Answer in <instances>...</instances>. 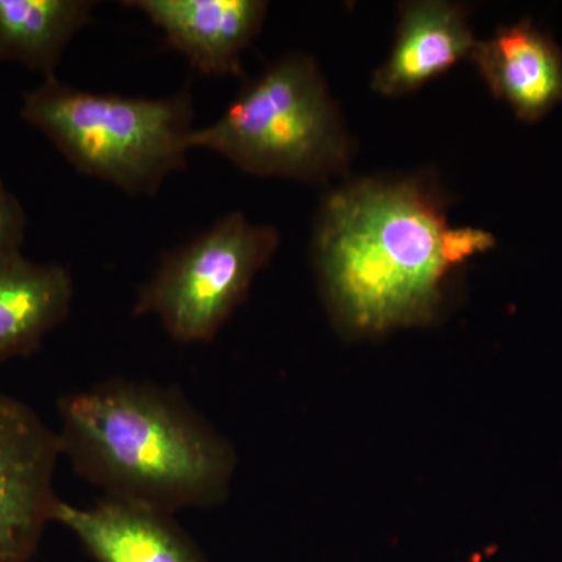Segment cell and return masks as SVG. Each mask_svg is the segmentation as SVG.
<instances>
[{"label": "cell", "mask_w": 562, "mask_h": 562, "mask_svg": "<svg viewBox=\"0 0 562 562\" xmlns=\"http://www.w3.org/2000/svg\"><path fill=\"white\" fill-rule=\"evenodd\" d=\"M95 5L92 0H0V60L55 76Z\"/></svg>", "instance_id": "7c38bea8"}, {"label": "cell", "mask_w": 562, "mask_h": 562, "mask_svg": "<svg viewBox=\"0 0 562 562\" xmlns=\"http://www.w3.org/2000/svg\"><path fill=\"white\" fill-rule=\"evenodd\" d=\"M191 149L221 155L239 171L322 183L350 161V136L319 66L284 55L239 91L220 120L192 132Z\"/></svg>", "instance_id": "277c9868"}, {"label": "cell", "mask_w": 562, "mask_h": 562, "mask_svg": "<svg viewBox=\"0 0 562 562\" xmlns=\"http://www.w3.org/2000/svg\"><path fill=\"white\" fill-rule=\"evenodd\" d=\"M471 60L492 94L517 120L538 122L562 103V50L530 20L498 29L476 41Z\"/></svg>", "instance_id": "9c48e42d"}, {"label": "cell", "mask_w": 562, "mask_h": 562, "mask_svg": "<svg viewBox=\"0 0 562 562\" xmlns=\"http://www.w3.org/2000/svg\"><path fill=\"white\" fill-rule=\"evenodd\" d=\"M61 454L105 497L176 514L227 498L235 449L171 387L113 379L58 402Z\"/></svg>", "instance_id": "7a4b0ae2"}, {"label": "cell", "mask_w": 562, "mask_h": 562, "mask_svg": "<svg viewBox=\"0 0 562 562\" xmlns=\"http://www.w3.org/2000/svg\"><path fill=\"white\" fill-rule=\"evenodd\" d=\"M27 216L20 199L0 179V266L21 255Z\"/></svg>", "instance_id": "4fadbf2b"}, {"label": "cell", "mask_w": 562, "mask_h": 562, "mask_svg": "<svg viewBox=\"0 0 562 562\" xmlns=\"http://www.w3.org/2000/svg\"><path fill=\"white\" fill-rule=\"evenodd\" d=\"M313 257L333 317L358 333L427 324L465 262L441 192L425 177L361 179L330 192Z\"/></svg>", "instance_id": "6da1fadb"}, {"label": "cell", "mask_w": 562, "mask_h": 562, "mask_svg": "<svg viewBox=\"0 0 562 562\" xmlns=\"http://www.w3.org/2000/svg\"><path fill=\"white\" fill-rule=\"evenodd\" d=\"M21 117L38 128L66 160L132 195H154L187 166L194 132L190 92L131 98L70 87L44 77L22 98Z\"/></svg>", "instance_id": "3957f363"}, {"label": "cell", "mask_w": 562, "mask_h": 562, "mask_svg": "<svg viewBox=\"0 0 562 562\" xmlns=\"http://www.w3.org/2000/svg\"><path fill=\"white\" fill-rule=\"evenodd\" d=\"M475 44L468 10L460 3H403L394 46L373 72L372 90L386 98L412 94L457 63L471 58Z\"/></svg>", "instance_id": "30bf717a"}, {"label": "cell", "mask_w": 562, "mask_h": 562, "mask_svg": "<svg viewBox=\"0 0 562 562\" xmlns=\"http://www.w3.org/2000/svg\"><path fill=\"white\" fill-rule=\"evenodd\" d=\"M165 35L166 44L206 77L243 76V52L268 14L262 0H131Z\"/></svg>", "instance_id": "52a82bcc"}, {"label": "cell", "mask_w": 562, "mask_h": 562, "mask_svg": "<svg viewBox=\"0 0 562 562\" xmlns=\"http://www.w3.org/2000/svg\"><path fill=\"white\" fill-rule=\"evenodd\" d=\"M279 232L238 211L179 249L139 290L135 316H155L173 341L210 342L247 297L255 276L271 261Z\"/></svg>", "instance_id": "5b68a950"}, {"label": "cell", "mask_w": 562, "mask_h": 562, "mask_svg": "<svg viewBox=\"0 0 562 562\" xmlns=\"http://www.w3.org/2000/svg\"><path fill=\"white\" fill-rule=\"evenodd\" d=\"M58 432L18 398L0 391V562H29L55 505Z\"/></svg>", "instance_id": "8992f818"}, {"label": "cell", "mask_w": 562, "mask_h": 562, "mask_svg": "<svg viewBox=\"0 0 562 562\" xmlns=\"http://www.w3.org/2000/svg\"><path fill=\"white\" fill-rule=\"evenodd\" d=\"M52 522L76 536L94 562H211L172 514L103 497L95 505L58 501Z\"/></svg>", "instance_id": "ba28073f"}, {"label": "cell", "mask_w": 562, "mask_h": 562, "mask_svg": "<svg viewBox=\"0 0 562 562\" xmlns=\"http://www.w3.org/2000/svg\"><path fill=\"white\" fill-rule=\"evenodd\" d=\"M74 281L60 265L18 255L0 266V364L38 349L69 316Z\"/></svg>", "instance_id": "8fae6325"}]
</instances>
